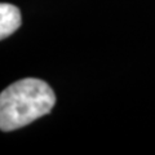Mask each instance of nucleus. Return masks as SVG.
Here are the masks:
<instances>
[{"instance_id":"nucleus-2","label":"nucleus","mask_w":155,"mask_h":155,"mask_svg":"<svg viewBox=\"0 0 155 155\" xmlns=\"http://www.w3.org/2000/svg\"><path fill=\"white\" fill-rule=\"evenodd\" d=\"M22 23L21 12L16 5L8 3L0 4V39L4 40L16 32Z\"/></svg>"},{"instance_id":"nucleus-1","label":"nucleus","mask_w":155,"mask_h":155,"mask_svg":"<svg viewBox=\"0 0 155 155\" xmlns=\"http://www.w3.org/2000/svg\"><path fill=\"white\" fill-rule=\"evenodd\" d=\"M56 105L51 85L36 78H25L8 85L0 94V129L11 132L49 114Z\"/></svg>"}]
</instances>
